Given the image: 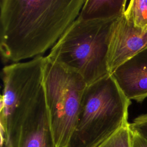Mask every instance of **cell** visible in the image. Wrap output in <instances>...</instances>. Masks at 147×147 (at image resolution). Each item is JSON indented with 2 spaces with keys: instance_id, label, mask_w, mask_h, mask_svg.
I'll use <instances>...</instances> for the list:
<instances>
[{
  "instance_id": "1",
  "label": "cell",
  "mask_w": 147,
  "mask_h": 147,
  "mask_svg": "<svg viewBox=\"0 0 147 147\" xmlns=\"http://www.w3.org/2000/svg\"><path fill=\"white\" fill-rule=\"evenodd\" d=\"M45 60L40 56L3 68L1 147H57L43 86Z\"/></svg>"
},
{
  "instance_id": "12",
  "label": "cell",
  "mask_w": 147,
  "mask_h": 147,
  "mask_svg": "<svg viewBox=\"0 0 147 147\" xmlns=\"http://www.w3.org/2000/svg\"><path fill=\"white\" fill-rule=\"evenodd\" d=\"M131 134L132 147H147V141L146 140L132 130Z\"/></svg>"
},
{
  "instance_id": "10",
  "label": "cell",
  "mask_w": 147,
  "mask_h": 147,
  "mask_svg": "<svg viewBox=\"0 0 147 147\" xmlns=\"http://www.w3.org/2000/svg\"><path fill=\"white\" fill-rule=\"evenodd\" d=\"M97 147H132L130 123H127Z\"/></svg>"
},
{
  "instance_id": "5",
  "label": "cell",
  "mask_w": 147,
  "mask_h": 147,
  "mask_svg": "<svg viewBox=\"0 0 147 147\" xmlns=\"http://www.w3.org/2000/svg\"><path fill=\"white\" fill-rule=\"evenodd\" d=\"M43 86L55 144L67 147L76 127L87 84L79 74L46 57Z\"/></svg>"
},
{
  "instance_id": "4",
  "label": "cell",
  "mask_w": 147,
  "mask_h": 147,
  "mask_svg": "<svg viewBox=\"0 0 147 147\" xmlns=\"http://www.w3.org/2000/svg\"><path fill=\"white\" fill-rule=\"evenodd\" d=\"M130 104L111 74L87 85L67 147H97L128 123Z\"/></svg>"
},
{
  "instance_id": "6",
  "label": "cell",
  "mask_w": 147,
  "mask_h": 147,
  "mask_svg": "<svg viewBox=\"0 0 147 147\" xmlns=\"http://www.w3.org/2000/svg\"><path fill=\"white\" fill-rule=\"evenodd\" d=\"M147 47V29L134 26L124 14L117 18L110 35L107 64L110 74L119 66Z\"/></svg>"
},
{
  "instance_id": "3",
  "label": "cell",
  "mask_w": 147,
  "mask_h": 147,
  "mask_svg": "<svg viewBox=\"0 0 147 147\" xmlns=\"http://www.w3.org/2000/svg\"><path fill=\"white\" fill-rule=\"evenodd\" d=\"M117 19L77 18L51 48L47 58L77 72L87 85L110 75L108 49Z\"/></svg>"
},
{
  "instance_id": "8",
  "label": "cell",
  "mask_w": 147,
  "mask_h": 147,
  "mask_svg": "<svg viewBox=\"0 0 147 147\" xmlns=\"http://www.w3.org/2000/svg\"><path fill=\"white\" fill-rule=\"evenodd\" d=\"M126 0H86L78 18L85 20H114L123 15Z\"/></svg>"
},
{
  "instance_id": "2",
  "label": "cell",
  "mask_w": 147,
  "mask_h": 147,
  "mask_svg": "<svg viewBox=\"0 0 147 147\" xmlns=\"http://www.w3.org/2000/svg\"><path fill=\"white\" fill-rule=\"evenodd\" d=\"M86 0H0V50L5 61L42 56L78 17Z\"/></svg>"
},
{
  "instance_id": "11",
  "label": "cell",
  "mask_w": 147,
  "mask_h": 147,
  "mask_svg": "<svg viewBox=\"0 0 147 147\" xmlns=\"http://www.w3.org/2000/svg\"><path fill=\"white\" fill-rule=\"evenodd\" d=\"M130 129L147 141V114L136 117L130 123Z\"/></svg>"
},
{
  "instance_id": "9",
  "label": "cell",
  "mask_w": 147,
  "mask_h": 147,
  "mask_svg": "<svg viewBox=\"0 0 147 147\" xmlns=\"http://www.w3.org/2000/svg\"><path fill=\"white\" fill-rule=\"evenodd\" d=\"M124 16L136 27L147 29V0H131Z\"/></svg>"
},
{
  "instance_id": "7",
  "label": "cell",
  "mask_w": 147,
  "mask_h": 147,
  "mask_svg": "<svg viewBox=\"0 0 147 147\" xmlns=\"http://www.w3.org/2000/svg\"><path fill=\"white\" fill-rule=\"evenodd\" d=\"M111 75L129 100L142 102L147 98V47L119 66Z\"/></svg>"
}]
</instances>
